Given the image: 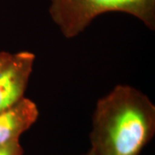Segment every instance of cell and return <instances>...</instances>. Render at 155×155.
<instances>
[{"label": "cell", "instance_id": "1", "mask_svg": "<svg viewBox=\"0 0 155 155\" xmlns=\"http://www.w3.org/2000/svg\"><path fill=\"white\" fill-rule=\"evenodd\" d=\"M155 133V105L134 86L117 84L97 102L90 134L94 155H140Z\"/></svg>", "mask_w": 155, "mask_h": 155}, {"label": "cell", "instance_id": "2", "mask_svg": "<svg viewBox=\"0 0 155 155\" xmlns=\"http://www.w3.org/2000/svg\"><path fill=\"white\" fill-rule=\"evenodd\" d=\"M51 19L67 39L77 37L102 14L121 12L155 29V0H49Z\"/></svg>", "mask_w": 155, "mask_h": 155}, {"label": "cell", "instance_id": "3", "mask_svg": "<svg viewBox=\"0 0 155 155\" xmlns=\"http://www.w3.org/2000/svg\"><path fill=\"white\" fill-rule=\"evenodd\" d=\"M35 55L29 51L12 54L0 69V112L24 97L33 72Z\"/></svg>", "mask_w": 155, "mask_h": 155}, {"label": "cell", "instance_id": "4", "mask_svg": "<svg viewBox=\"0 0 155 155\" xmlns=\"http://www.w3.org/2000/svg\"><path fill=\"white\" fill-rule=\"evenodd\" d=\"M39 117L36 104L24 97L17 104L0 112V146L19 141L22 134Z\"/></svg>", "mask_w": 155, "mask_h": 155}, {"label": "cell", "instance_id": "5", "mask_svg": "<svg viewBox=\"0 0 155 155\" xmlns=\"http://www.w3.org/2000/svg\"><path fill=\"white\" fill-rule=\"evenodd\" d=\"M0 155H23V149L20 141L0 146Z\"/></svg>", "mask_w": 155, "mask_h": 155}, {"label": "cell", "instance_id": "6", "mask_svg": "<svg viewBox=\"0 0 155 155\" xmlns=\"http://www.w3.org/2000/svg\"><path fill=\"white\" fill-rule=\"evenodd\" d=\"M11 54H12L9 53V52H5V51L0 52V69L8 62V61L11 58Z\"/></svg>", "mask_w": 155, "mask_h": 155}, {"label": "cell", "instance_id": "7", "mask_svg": "<svg viewBox=\"0 0 155 155\" xmlns=\"http://www.w3.org/2000/svg\"><path fill=\"white\" fill-rule=\"evenodd\" d=\"M82 155H94V153H92V151H91V150H89L88 152L86 153H84Z\"/></svg>", "mask_w": 155, "mask_h": 155}]
</instances>
